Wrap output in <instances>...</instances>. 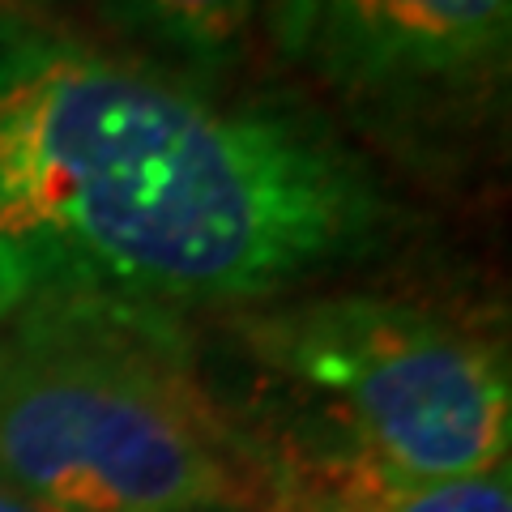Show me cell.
Here are the masks:
<instances>
[{"label":"cell","instance_id":"cell-1","mask_svg":"<svg viewBox=\"0 0 512 512\" xmlns=\"http://www.w3.org/2000/svg\"><path fill=\"white\" fill-rule=\"evenodd\" d=\"M410 227L380 167L303 103L218 99L73 43L0 52V316L43 299L231 316Z\"/></svg>","mask_w":512,"mask_h":512},{"label":"cell","instance_id":"cell-2","mask_svg":"<svg viewBox=\"0 0 512 512\" xmlns=\"http://www.w3.org/2000/svg\"><path fill=\"white\" fill-rule=\"evenodd\" d=\"M0 329V483L43 512H261L175 320L43 299Z\"/></svg>","mask_w":512,"mask_h":512},{"label":"cell","instance_id":"cell-3","mask_svg":"<svg viewBox=\"0 0 512 512\" xmlns=\"http://www.w3.org/2000/svg\"><path fill=\"white\" fill-rule=\"evenodd\" d=\"M235 350L282 406L248 423L329 444L410 478H461L508 461L504 346L397 295H291L222 316Z\"/></svg>","mask_w":512,"mask_h":512},{"label":"cell","instance_id":"cell-4","mask_svg":"<svg viewBox=\"0 0 512 512\" xmlns=\"http://www.w3.org/2000/svg\"><path fill=\"white\" fill-rule=\"evenodd\" d=\"M265 22L363 133L397 146L466 137L508 94L512 0H286Z\"/></svg>","mask_w":512,"mask_h":512},{"label":"cell","instance_id":"cell-5","mask_svg":"<svg viewBox=\"0 0 512 512\" xmlns=\"http://www.w3.org/2000/svg\"><path fill=\"white\" fill-rule=\"evenodd\" d=\"M239 427L248 436L261 512H512L508 461L461 478H410L286 431Z\"/></svg>","mask_w":512,"mask_h":512},{"label":"cell","instance_id":"cell-6","mask_svg":"<svg viewBox=\"0 0 512 512\" xmlns=\"http://www.w3.org/2000/svg\"><path fill=\"white\" fill-rule=\"evenodd\" d=\"M120 35L201 69L231 64L252 35L261 0H99Z\"/></svg>","mask_w":512,"mask_h":512},{"label":"cell","instance_id":"cell-7","mask_svg":"<svg viewBox=\"0 0 512 512\" xmlns=\"http://www.w3.org/2000/svg\"><path fill=\"white\" fill-rule=\"evenodd\" d=\"M0 512H43V508H35V504L26 500V495H18L13 487L0 483Z\"/></svg>","mask_w":512,"mask_h":512},{"label":"cell","instance_id":"cell-8","mask_svg":"<svg viewBox=\"0 0 512 512\" xmlns=\"http://www.w3.org/2000/svg\"><path fill=\"white\" fill-rule=\"evenodd\" d=\"M278 5H286V0H261V13H274Z\"/></svg>","mask_w":512,"mask_h":512},{"label":"cell","instance_id":"cell-9","mask_svg":"<svg viewBox=\"0 0 512 512\" xmlns=\"http://www.w3.org/2000/svg\"><path fill=\"white\" fill-rule=\"evenodd\" d=\"M39 5H69V0H39Z\"/></svg>","mask_w":512,"mask_h":512}]
</instances>
